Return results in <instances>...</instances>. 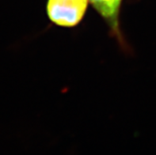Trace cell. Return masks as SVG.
<instances>
[{
  "mask_svg": "<svg viewBox=\"0 0 156 155\" xmlns=\"http://www.w3.org/2000/svg\"><path fill=\"white\" fill-rule=\"evenodd\" d=\"M88 4L89 0H47L46 14L55 26L74 28L83 20Z\"/></svg>",
  "mask_w": 156,
  "mask_h": 155,
  "instance_id": "obj_1",
  "label": "cell"
},
{
  "mask_svg": "<svg viewBox=\"0 0 156 155\" xmlns=\"http://www.w3.org/2000/svg\"><path fill=\"white\" fill-rule=\"evenodd\" d=\"M89 2L108 26L111 35L117 40L122 48L127 49L120 25L123 0H89Z\"/></svg>",
  "mask_w": 156,
  "mask_h": 155,
  "instance_id": "obj_2",
  "label": "cell"
}]
</instances>
